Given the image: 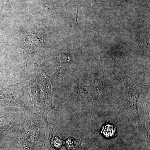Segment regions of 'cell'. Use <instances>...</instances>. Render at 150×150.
I'll return each mask as SVG.
<instances>
[{
    "mask_svg": "<svg viewBox=\"0 0 150 150\" xmlns=\"http://www.w3.org/2000/svg\"><path fill=\"white\" fill-rule=\"evenodd\" d=\"M68 150H79L81 146V142L74 137H70L64 142Z\"/></svg>",
    "mask_w": 150,
    "mask_h": 150,
    "instance_id": "2",
    "label": "cell"
},
{
    "mask_svg": "<svg viewBox=\"0 0 150 150\" xmlns=\"http://www.w3.org/2000/svg\"><path fill=\"white\" fill-rule=\"evenodd\" d=\"M63 142L59 137L56 135H52L51 138V144L56 149H59L62 147Z\"/></svg>",
    "mask_w": 150,
    "mask_h": 150,
    "instance_id": "3",
    "label": "cell"
},
{
    "mask_svg": "<svg viewBox=\"0 0 150 150\" xmlns=\"http://www.w3.org/2000/svg\"><path fill=\"white\" fill-rule=\"evenodd\" d=\"M101 133L107 138L115 137L117 133L116 127L111 123H106L101 128Z\"/></svg>",
    "mask_w": 150,
    "mask_h": 150,
    "instance_id": "1",
    "label": "cell"
}]
</instances>
